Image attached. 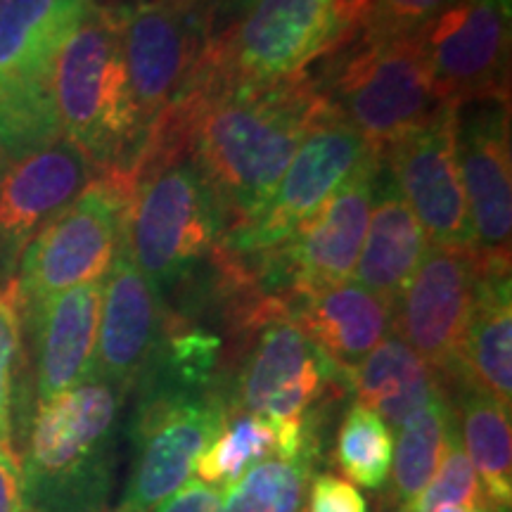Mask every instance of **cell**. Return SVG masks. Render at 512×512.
<instances>
[{"label":"cell","mask_w":512,"mask_h":512,"mask_svg":"<svg viewBox=\"0 0 512 512\" xmlns=\"http://www.w3.org/2000/svg\"><path fill=\"white\" fill-rule=\"evenodd\" d=\"M456 152L475 249L484 256H510L512 162L508 100H475L460 105Z\"/></svg>","instance_id":"ac0fdd59"},{"label":"cell","mask_w":512,"mask_h":512,"mask_svg":"<svg viewBox=\"0 0 512 512\" xmlns=\"http://www.w3.org/2000/svg\"><path fill=\"white\" fill-rule=\"evenodd\" d=\"M93 178L91 162L64 138L8 159L0 171V285L15 283L31 240Z\"/></svg>","instance_id":"e0dca14e"},{"label":"cell","mask_w":512,"mask_h":512,"mask_svg":"<svg viewBox=\"0 0 512 512\" xmlns=\"http://www.w3.org/2000/svg\"><path fill=\"white\" fill-rule=\"evenodd\" d=\"M117 10L128 83L152 133L200 64L207 48L204 19L197 0H138Z\"/></svg>","instance_id":"8fae6325"},{"label":"cell","mask_w":512,"mask_h":512,"mask_svg":"<svg viewBox=\"0 0 512 512\" xmlns=\"http://www.w3.org/2000/svg\"><path fill=\"white\" fill-rule=\"evenodd\" d=\"M22 354V306L15 283L0 285V358L17 363Z\"/></svg>","instance_id":"d6a6232c"},{"label":"cell","mask_w":512,"mask_h":512,"mask_svg":"<svg viewBox=\"0 0 512 512\" xmlns=\"http://www.w3.org/2000/svg\"><path fill=\"white\" fill-rule=\"evenodd\" d=\"M114 512H126V510H121V508H117V510H114Z\"/></svg>","instance_id":"60d3db41"},{"label":"cell","mask_w":512,"mask_h":512,"mask_svg":"<svg viewBox=\"0 0 512 512\" xmlns=\"http://www.w3.org/2000/svg\"><path fill=\"white\" fill-rule=\"evenodd\" d=\"M133 418V465L124 501L126 512H152L188 482L200 453L226 422L228 399L214 387H188L150 373Z\"/></svg>","instance_id":"ba28073f"},{"label":"cell","mask_w":512,"mask_h":512,"mask_svg":"<svg viewBox=\"0 0 512 512\" xmlns=\"http://www.w3.org/2000/svg\"><path fill=\"white\" fill-rule=\"evenodd\" d=\"M102 280L55 294L31 313L36 330V401L53 399L93 370Z\"/></svg>","instance_id":"ffe728a7"},{"label":"cell","mask_w":512,"mask_h":512,"mask_svg":"<svg viewBox=\"0 0 512 512\" xmlns=\"http://www.w3.org/2000/svg\"><path fill=\"white\" fill-rule=\"evenodd\" d=\"M479 392L512 403V297L510 256H484L475 304L460 351V375Z\"/></svg>","instance_id":"7402d4cb"},{"label":"cell","mask_w":512,"mask_h":512,"mask_svg":"<svg viewBox=\"0 0 512 512\" xmlns=\"http://www.w3.org/2000/svg\"><path fill=\"white\" fill-rule=\"evenodd\" d=\"M335 458L351 482L380 491L392 470L394 430L375 411L356 401L339 425Z\"/></svg>","instance_id":"83f0119b"},{"label":"cell","mask_w":512,"mask_h":512,"mask_svg":"<svg viewBox=\"0 0 512 512\" xmlns=\"http://www.w3.org/2000/svg\"><path fill=\"white\" fill-rule=\"evenodd\" d=\"M50 91L62 138L95 176H121L136 188L150 133L128 83L117 8L91 0L55 57Z\"/></svg>","instance_id":"7a4b0ae2"},{"label":"cell","mask_w":512,"mask_h":512,"mask_svg":"<svg viewBox=\"0 0 512 512\" xmlns=\"http://www.w3.org/2000/svg\"><path fill=\"white\" fill-rule=\"evenodd\" d=\"M482 254L430 245L392 306V330L437 375L458 380Z\"/></svg>","instance_id":"7c38bea8"},{"label":"cell","mask_w":512,"mask_h":512,"mask_svg":"<svg viewBox=\"0 0 512 512\" xmlns=\"http://www.w3.org/2000/svg\"><path fill=\"white\" fill-rule=\"evenodd\" d=\"M358 401L375 411L392 430L444 392L439 375L415 351L389 332L347 375Z\"/></svg>","instance_id":"d4e9b609"},{"label":"cell","mask_w":512,"mask_h":512,"mask_svg":"<svg viewBox=\"0 0 512 512\" xmlns=\"http://www.w3.org/2000/svg\"><path fill=\"white\" fill-rule=\"evenodd\" d=\"M427 247L430 240L425 230L382 162L375 178L366 238L351 280L394 306L396 297L420 266Z\"/></svg>","instance_id":"603a6c76"},{"label":"cell","mask_w":512,"mask_h":512,"mask_svg":"<svg viewBox=\"0 0 512 512\" xmlns=\"http://www.w3.org/2000/svg\"><path fill=\"white\" fill-rule=\"evenodd\" d=\"M131 192L133 183L126 178L98 174L31 240L15 275L22 313L110 273Z\"/></svg>","instance_id":"9c48e42d"},{"label":"cell","mask_w":512,"mask_h":512,"mask_svg":"<svg viewBox=\"0 0 512 512\" xmlns=\"http://www.w3.org/2000/svg\"><path fill=\"white\" fill-rule=\"evenodd\" d=\"M126 392L98 375L36 401L22 477L29 512H105Z\"/></svg>","instance_id":"3957f363"},{"label":"cell","mask_w":512,"mask_h":512,"mask_svg":"<svg viewBox=\"0 0 512 512\" xmlns=\"http://www.w3.org/2000/svg\"><path fill=\"white\" fill-rule=\"evenodd\" d=\"M456 0H366L349 38L380 43L420 34Z\"/></svg>","instance_id":"f546056e"},{"label":"cell","mask_w":512,"mask_h":512,"mask_svg":"<svg viewBox=\"0 0 512 512\" xmlns=\"http://www.w3.org/2000/svg\"><path fill=\"white\" fill-rule=\"evenodd\" d=\"M8 159H10V157H8V152H5V150H3V145H0V171H3V166L8 164Z\"/></svg>","instance_id":"ab89813d"},{"label":"cell","mask_w":512,"mask_h":512,"mask_svg":"<svg viewBox=\"0 0 512 512\" xmlns=\"http://www.w3.org/2000/svg\"><path fill=\"white\" fill-rule=\"evenodd\" d=\"M316 91L377 152L427 124L441 102L434 91L420 34L380 43L344 38L330 50Z\"/></svg>","instance_id":"277c9868"},{"label":"cell","mask_w":512,"mask_h":512,"mask_svg":"<svg viewBox=\"0 0 512 512\" xmlns=\"http://www.w3.org/2000/svg\"><path fill=\"white\" fill-rule=\"evenodd\" d=\"M325 110L302 74L271 86H233L204 69L202 57L176 105L147 140L140 169L190 155L230 228L264 207L313 121Z\"/></svg>","instance_id":"6da1fadb"},{"label":"cell","mask_w":512,"mask_h":512,"mask_svg":"<svg viewBox=\"0 0 512 512\" xmlns=\"http://www.w3.org/2000/svg\"><path fill=\"white\" fill-rule=\"evenodd\" d=\"M91 0H0V145L8 157L62 138L53 67Z\"/></svg>","instance_id":"52a82bcc"},{"label":"cell","mask_w":512,"mask_h":512,"mask_svg":"<svg viewBox=\"0 0 512 512\" xmlns=\"http://www.w3.org/2000/svg\"><path fill=\"white\" fill-rule=\"evenodd\" d=\"M344 3H347L349 8L356 12V19H358V15H361V10H363V5H366V0H344Z\"/></svg>","instance_id":"f35d334b"},{"label":"cell","mask_w":512,"mask_h":512,"mask_svg":"<svg viewBox=\"0 0 512 512\" xmlns=\"http://www.w3.org/2000/svg\"><path fill=\"white\" fill-rule=\"evenodd\" d=\"M451 422V401L441 392L396 430L399 434L394 437V458L389 470L394 512L406 510L437 475Z\"/></svg>","instance_id":"4316f807"},{"label":"cell","mask_w":512,"mask_h":512,"mask_svg":"<svg viewBox=\"0 0 512 512\" xmlns=\"http://www.w3.org/2000/svg\"><path fill=\"white\" fill-rule=\"evenodd\" d=\"M420 41L441 105L508 100L510 15L491 0H456Z\"/></svg>","instance_id":"5bb4252c"},{"label":"cell","mask_w":512,"mask_h":512,"mask_svg":"<svg viewBox=\"0 0 512 512\" xmlns=\"http://www.w3.org/2000/svg\"><path fill=\"white\" fill-rule=\"evenodd\" d=\"M164 339L162 292L133 264L121 235L110 273L102 280L98 342L91 375L128 392L155 368Z\"/></svg>","instance_id":"d6986e66"},{"label":"cell","mask_w":512,"mask_h":512,"mask_svg":"<svg viewBox=\"0 0 512 512\" xmlns=\"http://www.w3.org/2000/svg\"><path fill=\"white\" fill-rule=\"evenodd\" d=\"M456 117L458 107L441 105L427 124L387 147L382 162L430 245L475 249L458 166Z\"/></svg>","instance_id":"9a60e30c"},{"label":"cell","mask_w":512,"mask_h":512,"mask_svg":"<svg viewBox=\"0 0 512 512\" xmlns=\"http://www.w3.org/2000/svg\"><path fill=\"white\" fill-rule=\"evenodd\" d=\"M458 382L453 415L460 432V441L475 467L482 491L501 512H510L512 505V437L510 408L479 392L477 387Z\"/></svg>","instance_id":"484cf974"},{"label":"cell","mask_w":512,"mask_h":512,"mask_svg":"<svg viewBox=\"0 0 512 512\" xmlns=\"http://www.w3.org/2000/svg\"><path fill=\"white\" fill-rule=\"evenodd\" d=\"M356 12L344 0H256L221 36L207 41L202 64L233 86H271L306 74L351 34Z\"/></svg>","instance_id":"8992f818"},{"label":"cell","mask_w":512,"mask_h":512,"mask_svg":"<svg viewBox=\"0 0 512 512\" xmlns=\"http://www.w3.org/2000/svg\"><path fill=\"white\" fill-rule=\"evenodd\" d=\"M375 152L347 121L325 105L264 207L242 226L228 230L226 245L230 252L235 256L278 252Z\"/></svg>","instance_id":"30bf717a"},{"label":"cell","mask_w":512,"mask_h":512,"mask_svg":"<svg viewBox=\"0 0 512 512\" xmlns=\"http://www.w3.org/2000/svg\"><path fill=\"white\" fill-rule=\"evenodd\" d=\"M313 451L309 422L275 420L266 415L230 411L214 441L195 463L202 482L230 489L254 465L271 458H299Z\"/></svg>","instance_id":"cb8c5ba5"},{"label":"cell","mask_w":512,"mask_h":512,"mask_svg":"<svg viewBox=\"0 0 512 512\" xmlns=\"http://www.w3.org/2000/svg\"><path fill=\"white\" fill-rule=\"evenodd\" d=\"M380 164L382 152H375L287 245L266 256L268 275L290 285L294 297L354 278Z\"/></svg>","instance_id":"2e32d148"},{"label":"cell","mask_w":512,"mask_h":512,"mask_svg":"<svg viewBox=\"0 0 512 512\" xmlns=\"http://www.w3.org/2000/svg\"><path fill=\"white\" fill-rule=\"evenodd\" d=\"M290 313L344 375L392 332V304L356 280L302 294Z\"/></svg>","instance_id":"44dd1931"},{"label":"cell","mask_w":512,"mask_h":512,"mask_svg":"<svg viewBox=\"0 0 512 512\" xmlns=\"http://www.w3.org/2000/svg\"><path fill=\"white\" fill-rule=\"evenodd\" d=\"M491 3H494L496 8H501L505 15H512V0H491Z\"/></svg>","instance_id":"74e56055"},{"label":"cell","mask_w":512,"mask_h":512,"mask_svg":"<svg viewBox=\"0 0 512 512\" xmlns=\"http://www.w3.org/2000/svg\"><path fill=\"white\" fill-rule=\"evenodd\" d=\"M302 512H306V508H302Z\"/></svg>","instance_id":"b9f144b4"},{"label":"cell","mask_w":512,"mask_h":512,"mask_svg":"<svg viewBox=\"0 0 512 512\" xmlns=\"http://www.w3.org/2000/svg\"><path fill=\"white\" fill-rule=\"evenodd\" d=\"M256 339L242 361L230 411L302 422L335 366L280 302L256 306Z\"/></svg>","instance_id":"4fadbf2b"},{"label":"cell","mask_w":512,"mask_h":512,"mask_svg":"<svg viewBox=\"0 0 512 512\" xmlns=\"http://www.w3.org/2000/svg\"><path fill=\"white\" fill-rule=\"evenodd\" d=\"M432 512H501L496 508L489 498L482 496L479 501H470V503H444L439 508H434Z\"/></svg>","instance_id":"8d00e7d4"},{"label":"cell","mask_w":512,"mask_h":512,"mask_svg":"<svg viewBox=\"0 0 512 512\" xmlns=\"http://www.w3.org/2000/svg\"><path fill=\"white\" fill-rule=\"evenodd\" d=\"M306 512H368V503L349 479L337 475H318L309 484Z\"/></svg>","instance_id":"4dcf8cb0"},{"label":"cell","mask_w":512,"mask_h":512,"mask_svg":"<svg viewBox=\"0 0 512 512\" xmlns=\"http://www.w3.org/2000/svg\"><path fill=\"white\" fill-rule=\"evenodd\" d=\"M15 366L17 363L0 358V446L12 439V399H15Z\"/></svg>","instance_id":"d590c367"},{"label":"cell","mask_w":512,"mask_h":512,"mask_svg":"<svg viewBox=\"0 0 512 512\" xmlns=\"http://www.w3.org/2000/svg\"><path fill=\"white\" fill-rule=\"evenodd\" d=\"M311 453L254 465L226 489V512H302L311 484Z\"/></svg>","instance_id":"f1b7e54d"},{"label":"cell","mask_w":512,"mask_h":512,"mask_svg":"<svg viewBox=\"0 0 512 512\" xmlns=\"http://www.w3.org/2000/svg\"><path fill=\"white\" fill-rule=\"evenodd\" d=\"M223 211L190 159H162L140 171L126 207L124 242L159 292L174 287L219 249Z\"/></svg>","instance_id":"5b68a950"},{"label":"cell","mask_w":512,"mask_h":512,"mask_svg":"<svg viewBox=\"0 0 512 512\" xmlns=\"http://www.w3.org/2000/svg\"><path fill=\"white\" fill-rule=\"evenodd\" d=\"M256 0H197L200 5L207 41L221 36L228 27H233Z\"/></svg>","instance_id":"e575fe53"},{"label":"cell","mask_w":512,"mask_h":512,"mask_svg":"<svg viewBox=\"0 0 512 512\" xmlns=\"http://www.w3.org/2000/svg\"><path fill=\"white\" fill-rule=\"evenodd\" d=\"M0 512H29L22 463L12 444L0 446Z\"/></svg>","instance_id":"836d02e7"},{"label":"cell","mask_w":512,"mask_h":512,"mask_svg":"<svg viewBox=\"0 0 512 512\" xmlns=\"http://www.w3.org/2000/svg\"><path fill=\"white\" fill-rule=\"evenodd\" d=\"M152 512H226V491L202 479H188Z\"/></svg>","instance_id":"1f68e13d"}]
</instances>
